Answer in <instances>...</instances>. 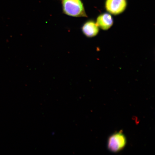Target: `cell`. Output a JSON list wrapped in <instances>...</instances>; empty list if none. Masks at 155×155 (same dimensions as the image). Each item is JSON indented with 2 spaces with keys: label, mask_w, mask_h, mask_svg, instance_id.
<instances>
[{
  "label": "cell",
  "mask_w": 155,
  "mask_h": 155,
  "mask_svg": "<svg viewBox=\"0 0 155 155\" xmlns=\"http://www.w3.org/2000/svg\"><path fill=\"white\" fill-rule=\"evenodd\" d=\"M127 143V138L121 131L115 132L108 137L107 148L110 152L117 153L123 150Z\"/></svg>",
  "instance_id": "7a4b0ae2"
},
{
  "label": "cell",
  "mask_w": 155,
  "mask_h": 155,
  "mask_svg": "<svg viewBox=\"0 0 155 155\" xmlns=\"http://www.w3.org/2000/svg\"><path fill=\"white\" fill-rule=\"evenodd\" d=\"M96 23L99 28L102 30H107L113 25L114 19L110 13H104L97 17Z\"/></svg>",
  "instance_id": "5b68a950"
},
{
  "label": "cell",
  "mask_w": 155,
  "mask_h": 155,
  "mask_svg": "<svg viewBox=\"0 0 155 155\" xmlns=\"http://www.w3.org/2000/svg\"><path fill=\"white\" fill-rule=\"evenodd\" d=\"M127 5V0H106L105 7L108 13L117 15L125 11Z\"/></svg>",
  "instance_id": "3957f363"
},
{
  "label": "cell",
  "mask_w": 155,
  "mask_h": 155,
  "mask_svg": "<svg viewBox=\"0 0 155 155\" xmlns=\"http://www.w3.org/2000/svg\"><path fill=\"white\" fill-rule=\"evenodd\" d=\"M81 30L83 34L88 38L96 36L99 32V28L96 22L92 20L86 21L83 24Z\"/></svg>",
  "instance_id": "277c9868"
},
{
  "label": "cell",
  "mask_w": 155,
  "mask_h": 155,
  "mask_svg": "<svg viewBox=\"0 0 155 155\" xmlns=\"http://www.w3.org/2000/svg\"><path fill=\"white\" fill-rule=\"evenodd\" d=\"M64 14L74 17H86L87 15L81 0H61Z\"/></svg>",
  "instance_id": "6da1fadb"
}]
</instances>
